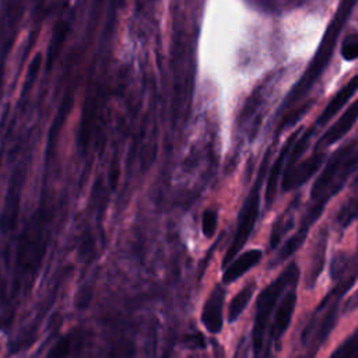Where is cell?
I'll return each mask as SVG.
<instances>
[{
    "label": "cell",
    "mask_w": 358,
    "mask_h": 358,
    "mask_svg": "<svg viewBox=\"0 0 358 358\" xmlns=\"http://www.w3.org/2000/svg\"><path fill=\"white\" fill-rule=\"evenodd\" d=\"M358 354V334L354 333L350 336L330 358H355Z\"/></svg>",
    "instance_id": "cell-15"
},
{
    "label": "cell",
    "mask_w": 358,
    "mask_h": 358,
    "mask_svg": "<svg viewBox=\"0 0 358 358\" xmlns=\"http://www.w3.org/2000/svg\"><path fill=\"white\" fill-rule=\"evenodd\" d=\"M357 0H344L338 13L336 14L333 22L330 24L324 38H323V42H322V46H320V50L316 53V57L315 60L312 62L309 70L305 73V76L302 77V81L294 88V91L291 92V95L288 96V101L285 102V105H289L292 103L294 101H296L310 85L317 78V76L322 73V70L326 67L330 56H331V52H333V48H334V43L337 41V35L340 32V29L343 28L344 25V21L347 20L348 17V13L351 10V7L355 4Z\"/></svg>",
    "instance_id": "cell-3"
},
{
    "label": "cell",
    "mask_w": 358,
    "mask_h": 358,
    "mask_svg": "<svg viewBox=\"0 0 358 358\" xmlns=\"http://www.w3.org/2000/svg\"><path fill=\"white\" fill-rule=\"evenodd\" d=\"M357 90H358V74L355 77H352L341 90L337 91V94L330 99V102L327 103V106L324 108L322 115L317 117L316 123L319 126L326 124L341 109V106H344L347 103V101L357 92Z\"/></svg>",
    "instance_id": "cell-9"
},
{
    "label": "cell",
    "mask_w": 358,
    "mask_h": 358,
    "mask_svg": "<svg viewBox=\"0 0 358 358\" xmlns=\"http://www.w3.org/2000/svg\"><path fill=\"white\" fill-rule=\"evenodd\" d=\"M255 291V282H249L246 284L231 301L229 303V309H228V320L229 322H235L238 319V316L245 310L246 305L249 303L252 295Z\"/></svg>",
    "instance_id": "cell-14"
},
{
    "label": "cell",
    "mask_w": 358,
    "mask_h": 358,
    "mask_svg": "<svg viewBox=\"0 0 358 358\" xmlns=\"http://www.w3.org/2000/svg\"><path fill=\"white\" fill-rule=\"evenodd\" d=\"M357 333H358V330H357ZM357 358H358V354H357Z\"/></svg>",
    "instance_id": "cell-22"
},
{
    "label": "cell",
    "mask_w": 358,
    "mask_h": 358,
    "mask_svg": "<svg viewBox=\"0 0 358 358\" xmlns=\"http://www.w3.org/2000/svg\"><path fill=\"white\" fill-rule=\"evenodd\" d=\"M322 159H323V154L316 152L312 157H309L308 159H305L303 162H299V164L292 165L291 168H287L282 189L291 190V189L298 187L302 183H305L317 171V168L322 164Z\"/></svg>",
    "instance_id": "cell-6"
},
{
    "label": "cell",
    "mask_w": 358,
    "mask_h": 358,
    "mask_svg": "<svg viewBox=\"0 0 358 358\" xmlns=\"http://www.w3.org/2000/svg\"><path fill=\"white\" fill-rule=\"evenodd\" d=\"M298 133H299V131L294 133V134L288 138L287 144L282 147L280 155H278L277 159L274 161V165H273V168H271V171H270V175H268V179H267V186H266V200H267V204H270V203L273 201V199H274L280 173H281V171H282V166H284V162H285V159H287V157H288V152H289V150H291V147H292L295 138L298 137Z\"/></svg>",
    "instance_id": "cell-12"
},
{
    "label": "cell",
    "mask_w": 358,
    "mask_h": 358,
    "mask_svg": "<svg viewBox=\"0 0 358 358\" xmlns=\"http://www.w3.org/2000/svg\"><path fill=\"white\" fill-rule=\"evenodd\" d=\"M358 120V99L352 102V105L348 106V109L341 115V117L322 136V138L317 141L316 148H324L336 141H338L341 137H344L350 129L354 126V123Z\"/></svg>",
    "instance_id": "cell-8"
},
{
    "label": "cell",
    "mask_w": 358,
    "mask_h": 358,
    "mask_svg": "<svg viewBox=\"0 0 358 358\" xmlns=\"http://www.w3.org/2000/svg\"><path fill=\"white\" fill-rule=\"evenodd\" d=\"M46 231L48 218L39 214V217L32 218L29 227L22 234L17 263L24 275H31V273H35L39 267L46 248Z\"/></svg>",
    "instance_id": "cell-4"
},
{
    "label": "cell",
    "mask_w": 358,
    "mask_h": 358,
    "mask_svg": "<svg viewBox=\"0 0 358 358\" xmlns=\"http://www.w3.org/2000/svg\"><path fill=\"white\" fill-rule=\"evenodd\" d=\"M355 299H358V294H357V296H355Z\"/></svg>",
    "instance_id": "cell-21"
},
{
    "label": "cell",
    "mask_w": 358,
    "mask_h": 358,
    "mask_svg": "<svg viewBox=\"0 0 358 358\" xmlns=\"http://www.w3.org/2000/svg\"><path fill=\"white\" fill-rule=\"evenodd\" d=\"M224 289L217 285L210 294L201 312V322L204 327L211 333H218L222 329V305H224Z\"/></svg>",
    "instance_id": "cell-7"
},
{
    "label": "cell",
    "mask_w": 358,
    "mask_h": 358,
    "mask_svg": "<svg viewBox=\"0 0 358 358\" xmlns=\"http://www.w3.org/2000/svg\"><path fill=\"white\" fill-rule=\"evenodd\" d=\"M324 250H326V239L323 238L320 242V249H316L315 252V259L312 263V270H310V277H309V287H313L317 275L320 274L323 268V262H324Z\"/></svg>",
    "instance_id": "cell-17"
},
{
    "label": "cell",
    "mask_w": 358,
    "mask_h": 358,
    "mask_svg": "<svg viewBox=\"0 0 358 358\" xmlns=\"http://www.w3.org/2000/svg\"><path fill=\"white\" fill-rule=\"evenodd\" d=\"M358 169V138L337 150L319 178L315 180L310 196L313 206L324 208V204L331 199L345 183L351 173Z\"/></svg>",
    "instance_id": "cell-1"
},
{
    "label": "cell",
    "mask_w": 358,
    "mask_h": 358,
    "mask_svg": "<svg viewBox=\"0 0 358 358\" xmlns=\"http://www.w3.org/2000/svg\"><path fill=\"white\" fill-rule=\"evenodd\" d=\"M262 256L263 255L259 249H252V250H248L243 255H241L236 260L231 262L229 267L225 270L224 277H222L224 282H232L236 278H239L241 275H243L248 270H250L260 262Z\"/></svg>",
    "instance_id": "cell-11"
},
{
    "label": "cell",
    "mask_w": 358,
    "mask_h": 358,
    "mask_svg": "<svg viewBox=\"0 0 358 358\" xmlns=\"http://www.w3.org/2000/svg\"><path fill=\"white\" fill-rule=\"evenodd\" d=\"M357 218H358V199H354V200H350V203L344 206V208L340 211L338 221L343 227H347Z\"/></svg>",
    "instance_id": "cell-18"
},
{
    "label": "cell",
    "mask_w": 358,
    "mask_h": 358,
    "mask_svg": "<svg viewBox=\"0 0 358 358\" xmlns=\"http://www.w3.org/2000/svg\"><path fill=\"white\" fill-rule=\"evenodd\" d=\"M341 56L345 60L358 59V32L350 34L344 38L341 45Z\"/></svg>",
    "instance_id": "cell-16"
},
{
    "label": "cell",
    "mask_w": 358,
    "mask_h": 358,
    "mask_svg": "<svg viewBox=\"0 0 358 358\" xmlns=\"http://www.w3.org/2000/svg\"><path fill=\"white\" fill-rule=\"evenodd\" d=\"M298 277V267L295 264H289L270 285H267L262 294L259 295L257 303H256V317L253 324V333H252V341H253V350L255 355L257 357L260 351L263 350V338L267 329L268 319L271 316V312L274 309L275 302L278 301L281 292L284 288L294 282Z\"/></svg>",
    "instance_id": "cell-2"
},
{
    "label": "cell",
    "mask_w": 358,
    "mask_h": 358,
    "mask_svg": "<svg viewBox=\"0 0 358 358\" xmlns=\"http://www.w3.org/2000/svg\"><path fill=\"white\" fill-rule=\"evenodd\" d=\"M266 162H267V157L264 159V164L262 165V171H260L257 182H256L253 190H250V193H249V196H248V199L243 204V208H242L241 215H239V222H238V228H236L234 241H232L231 246L228 248V250L225 253L222 266H227L228 263L232 262L235 255L245 246V243L248 242V239L252 234V229L255 227V222H256L257 214H259V203H260L259 187H260V182H262V178H263L262 173H263V169L266 166Z\"/></svg>",
    "instance_id": "cell-5"
},
{
    "label": "cell",
    "mask_w": 358,
    "mask_h": 358,
    "mask_svg": "<svg viewBox=\"0 0 358 358\" xmlns=\"http://www.w3.org/2000/svg\"><path fill=\"white\" fill-rule=\"evenodd\" d=\"M295 303H296V294L294 291H289L282 298L280 306L277 308V312H275V316H274V324H273V330H271V340L273 341L280 340V337L288 329V326L291 323L294 309H295Z\"/></svg>",
    "instance_id": "cell-10"
},
{
    "label": "cell",
    "mask_w": 358,
    "mask_h": 358,
    "mask_svg": "<svg viewBox=\"0 0 358 358\" xmlns=\"http://www.w3.org/2000/svg\"><path fill=\"white\" fill-rule=\"evenodd\" d=\"M217 228V213L214 210H206L203 213V220H201V229L203 234L210 238L214 235Z\"/></svg>",
    "instance_id": "cell-19"
},
{
    "label": "cell",
    "mask_w": 358,
    "mask_h": 358,
    "mask_svg": "<svg viewBox=\"0 0 358 358\" xmlns=\"http://www.w3.org/2000/svg\"><path fill=\"white\" fill-rule=\"evenodd\" d=\"M309 106H310V103H303V105H302V106H299L298 109H295V110L289 112V113L284 117V120L281 122V124H280V130H281V129H284V127H287V126H291V124H294L296 120H299V119L305 115V112L309 109Z\"/></svg>",
    "instance_id": "cell-20"
},
{
    "label": "cell",
    "mask_w": 358,
    "mask_h": 358,
    "mask_svg": "<svg viewBox=\"0 0 358 358\" xmlns=\"http://www.w3.org/2000/svg\"><path fill=\"white\" fill-rule=\"evenodd\" d=\"M336 312H337V302H333L326 315L323 316V319L320 320L319 326L316 327V331H315V336H313V341H312V347L309 350V354L310 357L315 355L316 350L324 343V340L327 338L329 333L331 331L333 326H334V322H336Z\"/></svg>",
    "instance_id": "cell-13"
}]
</instances>
